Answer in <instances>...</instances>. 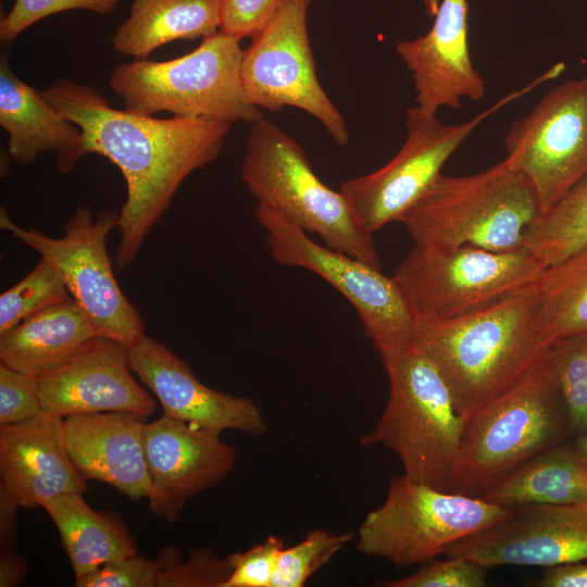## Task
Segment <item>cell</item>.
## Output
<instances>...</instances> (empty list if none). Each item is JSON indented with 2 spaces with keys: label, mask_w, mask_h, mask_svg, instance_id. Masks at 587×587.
<instances>
[{
  "label": "cell",
  "mask_w": 587,
  "mask_h": 587,
  "mask_svg": "<svg viewBox=\"0 0 587 587\" xmlns=\"http://www.w3.org/2000/svg\"><path fill=\"white\" fill-rule=\"evenodd\" d=\"M512 511L480 497L434 488L405 474L395 476L383 504L370 511L358 528L357 550L399 567L423 564Z\"/></svg>",
  "instance_id": "8"
},
{
  "label": "cell",
  "mask_w": 587,
  "mask_h": 587,
  "mask_svg": "<svg viewBox=\"0 0 587 587\" xmlns=\"http://www.w3.org/2000/svg\"><path fill=\"white\" fill-rule=\"evenodd\" d=\"M165 559L160 587H222L230 574L225 559L213 549H195L183 562L179 549L168 547L161 551Z\"/></svg>",
  "instance_id": "32"
},
{
  "label": "cell",
  "mask_w": 587,
  "mask_h": 587,
  "mask_svg": "<svg viewBox=\"0 0 587 587\" xmlns=\"http://www.w3.org/2000/svg\"><path fill=\"white\" fill-rule=\"evenodd\" d=\"M41 508L60 534L75 578L108 562L138 554L124 522L116 514L92 509L80 492L52 498Z\"/></svg>",
  "instance_id": "25"
},
{
  "label": "cell",
  "mask_w": 587,
  "mask_h": 587,
  "mask_svg": "<svg viewBox=\"0 0 587 587\" xmlns=\"http://www.w3.org/2000/svg\"><path fill=\"white\" fill-rule=\"evenodd\" d=\"M501 522L450 545L444 554L491 569L557 566L587 560V502L526 504Z\"/></svg>",
  "instance_id": "15"
},
{
  "label": "cell",
  "mask_w": 587,
  "mask_h": 587,
  "mask_svg": "<svg viewBox=\"0 0 587 587\" xmlns=\"http://www.w3.org/2000/svg\"><path fill=\"white\" fill-rule=\"evenodd\" d=\"M587 76V75H586Z\"/></svg>",
  "instance_id": "44"
},
{
  "label": "cell",
  "mask_w": 587,
  "mask_h": 587,
  "mask_svg": "<svg viewBox=\"0 0 587 587\" xmlns=\"http://www.w3.org/2000/svg\"><path fill=\"white\" fill-rule=\"evenodd\" d=\"M350 533H334L324 528L308 532L298 544L279 553L272 587H302L328 563L350 540Z\"/></svg>",
  "instance_id": "31"
},
{
  "label": "cell",
  "mask_w": 587,
  "mask_h": 587,
  "mask_svg": "<svg viewBox=\"0 0 587 587\" xmlns=\"http://www.w3.org/2000/svg\"><path fill=\"white\" fill-rule=\"evenodd\" d=\"M80 127L87 153L115 164L126 183L118 213V270L132 263L180 184L221 153L233 123L208 118H157L116 109L92 86L60 79L39 90Z\"/></svg>",
  "instance_id": "1"
},
{
  "label": "cell",
  "mask_w": 587,
  "mask_h": 587,
  "mask_svg": "<svg viewBox=\"0 0 587 587\" xmlns=\"http://www.w3.org/2000/svg\"><path fill=\"white\" fill-rule=\"evenodd\" d=\"M142 419L125 412L64 417L65 445L80 475L109 484L132 499H148Z\"/></svg>",
  "instance_id": "21"
},
{
  "label": "cell",
  "mask_w": 587,
  "mask_h": 587,
  "mask_svg": "<svg viewBox=\"0 0 587 587\" xmlns=\"http://www.w3.org/2000/svg\"><path fill=\"white\" fill-rule=\"evenodd\" d=\"M587 247V173L528 229L523 248L544 267Z\"/></svg>",
  "instance_id": "28"
},
{
  "label": "cell",
  "mask_w": 587,
  "mask_h": 587,
  "mask_svg": "<svg viewBox=\"0 0 587 587\" xmlns=\"http://www.w3.org/2000/svg\"><path fill=\"white\" fill-rule=\"evenodd\" d=\"M97 336L85 311L70 298L0 335V361L37 377L64 364Z\"/></svg>",
  "instance_id": "23"
},
{
  "label": "cell",
  "mask_w": 587,
  "mask_h": 587,
  "mask_svg": "<svg viewBox=\"0 0 587 587\" xmlns=\"http://www.w3.org/2000/svg\"><path fill=\"white\" fill-rule=\"evenodd\" d=\"M540 215L532 183L507 157L473 175L440 174L399 222L415 246L514 251Z\"/></svg>",
  "instance_id": "3"
},
{
  "label": "cell",
  "mask_w": 587,
  "mask_h": 587,
  "mask_svg": "<svg viewBox=\"0 0 587 587\" xmlns=\"http://www.w3.org/2000/svg\"><path fill=\"white\" fill-rule=\"evenodd\" d=\"M220 25L221 0H133L112 46L121 54L147 59L168 42L207 38Z\"/></svg>",
  "instance_id": "24"
},
{
  "label": "cell",
  "mask_w": 587,
  "mask_h": 587,
  "mask_svg": "<svg viewBox=\"0 0 587 587\" xmlns=\"http://www.w3.org/2000/svg\"><path fill=\"white\" fill-rule=\"evenodd\" d=\"M26 570L23 557L4 552L0 559V586L12 587L18 585Z\"/></svg>",
  "instance_id": "41"
},
{
  "label": "cell",
  "mask_w": 587,
  "mask_h": 587,
  "mask_svg": "<svg viewBox=\"0 0 587 587\" xmlns=\"http://www.w3.org/2000/svg\"><path fill=\"white\" fill-rule=\"evenodd\" d=\"M389 382L386 408L360 444L383 445L407 476L449 491L464 417L436 364L417 342L379 355Z\"/></svg>",
  "instance_id": "4"
},
{
  "label": "cell",
  "mask_w": 587,
  "mask_h": 587,
  "mask_svg": "<svg viewBox=\"0 0 587 587\" xmlns=\"http://www.w3.org/2000/svg\"><path fill=\"white\" fill-rule=\"evenodd\" d=\"M311 0H283L243 50L241 76L246 96L259 109L284 107L305 111L322 123L337 146L349 142L346 121L322 87L308 34Z\"/></svg>",
  "instance_id": "13"
},
{
  "label": "cell",
  "mask_w": 587,
  "mask_h": 587,
  "mask_svg": "<svg viewBox=\"0 0 587 587\" xmlns=\"http://www.w3.org/2000/svg\"><path fill=\"white\" fill-rule=\"evenodd\" d=\"M240 176L258 203L325 246L382 268L373 233L358 222L344 193L325 185L303 148L264 117L251 125Z\"/></svg>",
  "instance_id": "7"
},
{
  "label": "cell",
  "mask_w": 587,
  "mask_h": 587,
  "mask_svg": "<svg viewBox=\"0 0 587 587\" xmlns=\"http://www.w3.org/2000/svg\"><path fill=\"white\" fill-rule=\"evenodd\" d=\"M504 141L544 214L587 173V76L550 89Z\"/></svg>",
  "instance_id": "14"
},
{
  "label": "cell",
  "mask_w": 587,
  "mask_h": 587,
  "mask_svg": "<svg viewBox=\"0 0 587 587\" xmlns=\"http://www.w3.org/2000/svg\"><path fill=\"white\" fill-rule=\"evenodd\" d=\"M120 0H15L0 22L2 43H12L29 26L52 14L70 10H86L96 14L111 13Z\"/></svg>",
  "instance_id": "34"
},
{
  "label": "cell",
  "mask_w": 587,
  "mask_h": 587,
  "mask_svg": "<svg viewBox=\"0 0 587 587\" xmlns=\"http://www.w3.org/2000/svg\"><path fill=\"white\" fill-rule=\"evenodd\" d=\"M285 539L275 535L243 552L226 557L230 574L222 587H272Z\"/></svg>",
  "instance_id": "36"
},
{
  "label": "cell",
  "mask_w": 587,
  "mask_h": 587,
  "mask_svg": "<svg viewBox=\"0 0 587 587\" xmlns=\"http://www.w3.org/2000/svg\"><path fill=\"white\" fill-rule=\"evenodd\" d=\"M283 0H221L220 30L236 36L253 37L277 11Z\"/></svg>",
  "instance_id": "38"
},
{
  "label": "cell",
  "mask_w": 587,
  "mask_h": 587,
  "mask_svg": "<svg viewBox=\"0 0 587 587\" xmlns=\"http://www.w3.org/2000/svg\"><path fill=\"white\" fill-rule=\"evenodd\" d=\"M567 430L545 355L509 390L464 419L449 491L480 496L533 457L558 445Z\"/></svg>",
  "instance_id": "5"
},
{
  "label": "cell",
  "mask_w": 587,
  "mask_h": 587,
  "mask_svg": "<svg viewBox=\"0 0 587 587\" xmlns=\"http://www.w3.org/2000/svg\"><path fill=\"white\" fill-rule=\"evenodd\" d=\"M563 62L554 64L521 89L513 90L470 121L442 124L436 114L417 107L407 110V139L398 153L380 168L347 179L339 190L346 197L358 222L375 233L390 222L399 221L441 174L447 160L488 116L510 102L530 92L542 83L557 78Z\"/></svg>",
  "instance_id": "9"
},
{
  "label": "cell",
  "mask_w": 587,
  "mask_h": 587,
  "mask_svg": "<svg viewBox=\"0 0 587 587\" xmlns=\"http://www.w3.org/2000/svg\"><path fill=\"white\" fill-rule=\"evenodd\" d=\"M434 16L425 35L396 45L412 74L416 107L430 114L441 107L461 109L463 99L478 101L485 95L470 54L467 0H441Z\"/></svg>",
  "instance_id": "19"
},
{
  "label": "cell",
  "mask_w": 587,
  "mask_h": 587,
  "mask_svg": "<svg viewBox=\"0 0 587 587\" xmlns=\"http://www.w3.org/2000/svg\"><path fill=\"white\" fill-rule=\"evenodd\" d=\"M569 429L579 436L587 433V334L553 344L546 354Z\"/></svg>",
  "instance_id": "29"
},
{
  "label": "cell",
  "mask_w": 587,
  "mask_h": 587,
  "mask_svg": "<svg viewBox=\"0 0 587 587\" xmlns=\"http://www.w3.org/2000/svg\"><path fill=\"white\" fill-rule=\"evenodd\" d=\"M536 283L467 314L417 320L416 342L438 367L464 419L509 390L546 355Z\"/></svg>",
  "instance_id": "2"
},
{
  "label": "cell",
  "mask_w": 587,
  "mask_h": 587,
  "mask_svg": "<svg viewBox=\"0 0 587 587\" xmlns=\"http://www.w3.org/2000/svg\"><path fill=\"white\" fill-rule=\"evenodd\" d=\"M143 448L150 508L172 522L191 497L222 483L237 461L220 433L164 414L145 424Z\"/></svg>",
  "instance_id": "16"
},
{
  "label": "cell",
  "mask_w": 587,
  "mask_h": 587,
  "mask_svg": "<svg viewBox=\"0 0 587 587\" xmlns=\"http://www.w3.org/2000/svg\"><path fill=\"white\" fill-rule=\"evenodd\" d=\"M129 365L155 396L163 414L217 433L235 429L262 436L267 423L260 408L247 397L212 389L171 349L145 337L128 350Z\"/></svg>",
  "instance_id": "18"
},
{
  "label": "cell",
  "mask_w": 587,
  "mask_h": 587,
  "mask_svg": "<svg viewBox=\"0 0 587 587\" xmlns=\"http://www.w3.org/2000/svg\"><path fill=\"white\" fill-rule=\"evenodd\" d=\"M42 412L36 377L0 363V425L21 423Z\"/></svg>",
  "instance_id": "37"
},
{
  "label": "cell",
  "mask_w": 587,
  "mask_h": 587,
  "mask_svg": "<svg viewBox=\"0 0 587 587\" xmlns=\"http://www.w3.org/2000/svg\"><path fill=\"white\" fill-rule=\"evenodd\" d=\"M478 497L505 508L587 502V466L574 446L558 444L507 474Z\"/></svg>",
  "instance_id": "26"
},
{
  "label": "cell",
  "mask_w": 587,
  "mask_h": 587,
  "mask_svg": "<svg viewBox=\"0 0 587 587\" xmlns=\"http://www.w3.org/2000/svg\"><path fill=\"white\" fill-rule=\"evenodd\" d=\"M535 585L538 587H587V563L580 561L547 567Z\"/></svg>",
  "instance_id": "39"
},
{
  "label": "cell",
  "mask_w": 587,
  "mask_h": 587,
  "mask_svg": "<svg viewBox=\"0 0 587 587\" xmlns=\"http://www.w3.org/2000/svg\"><path fill=\"white\" fill-rule=\"evenodd\" d=\"M440 0H424L426 12L429 16H434L438 10Z\"/></svg>",
  "instance_id": "43"
},
{
  "label": "cell",
  "mask_w": 587,
  "mask_h": 587,
  "mask_svg": "<svg viewBox=\"0 0 587 587\" xmlns=\"http://www.w3.org/2000/svg\"><path fill=\"white\" fill-rule=\"evenodd\" d=\"M536 285L544 350L562 339L587 334V247L544 267Z\"/></svg>",
  "instance_id": "27"
},
{
  "label": "cell",
  "mask_w": 587,
  "mask_h": 587,
  "mask_svg": "<svg viewBox=\"0 0 587 587\" xmlns=\"http://www.w3.org/2000/svg\"><path fill=\"white\" fill-rule=\"evenodd\" d=\"M0 475L1 486L27 509L87 490V480L67 451L63 419L45 411L21 423L0 425Z\"/></svg>",
  "instance_id": "20"
},
{
  "label": "cell",
  "mask_w": 587,
  "mask_h": 587,
  "mask_svg": "<svg viewBox=\"0 0 587 587\" xmlns=\"http://www.w3.org/2000/svg\"><path fill=\"white\" fill-rule=\"evenodd\" d=\"M165 559L138 554L108 562L97 570L75 578L77 587H160Z\"/></svg>",
  "instance_id": "35"
},
{
  "label": "cell",
  "mask_w": 587,
  "mask_h": 587,
  "mask_svg": "<svg viewBox=\"0 0 587 587\" xmlns=\"http://www.w3.org/2000/svg\"><path fill=\"white\" fill-rule=\"evenodd\" d=\"M240 38L217 30L193 51L168 61L134 59L116 65L109 79L124 109L153 115L243 122L263 117L248 100L241 76Z\"/></svg>",
  "instance_id": "6"
},
{
  "label": "cell",
  "mask_w": 587,
  "mask_h": 587,
  "mask_svg": "<svg viewBox=\"0 0 587 587\" xmlns=\"http://www.w3.org/2000/svg\"><path fill=\"white\" fill-rule=\"evenodd\" d=\"M128 350L97 336L64 364L37 376L42 410L62 419L102 412L152 414L155 401L133 376Z\"/></svg>",
  "instance_id": "17"
},
{
  "label": "cell",
  "mask_w": 587,
  "mask_h": 587,
  "mask_svg": "<svg viewBox=\"0 0 587 587\" xmlns=\"http://www.w3.org/2000/svg\"><path fill=\"white\" fill-rule=\"evenodd\" d=\"M117 224L118 213L95 216L89 208L77 207L66 223L64 236L52 238L33 227L18 226L5 208L0 211V227L58 271L97 335L129 349L146 334L139 311L120 288L108 254L107 238Z\"/></svg>",
  "instance_id": "11"
},
{
  "label": "cell",
  "mask_w": 587,
  "mask_h": 587,
  "mask_svg": "<svg viewBox=\"0 0 587 587\" xmlns=\"http://www.w3.org/2000/svg\"><path fill=\"white\" fill-rule=\"evenodd\" d=\"M413 574L399 579L382 580L380 587H483L489 569L464 558L448 557L445 561L430 560Z\"/></svg>",
  "instance_id": "33"
},
{
  "label": "cell",
  "mask_w": 587,
  "mask_h": 587,
  "mask_svg": "<svg viewBox=\"0 0 587 587\" xmlns=\"http://www.w3.org/2000/svg\"><path fill=\"white\" fill-rule=\"evenodd\" d=\"M18 507L14 498L0 486V541L1 549L4 552L14 540L15 510Z\"/></svg>",
  "instance_id": "40"
},
{
  "label": "cell",
  "mask_w": 587,
  "mask_h": 587,
  "mask_svg": "<svg viewBox=\"0 0 587 587\" xmlns=\"http://www.w3.org/2000/svg\"><path fill=\"white\" fill-rule=\"evenodd\" d=\"M574 449L580 461L587 466V433L579 436L574 445Z\"/></svg>",
  "instance_id": "42"
},
{
  "label": "cell",
  "mask_w": 587,
  "mask_h": 587,
  "mask_svg": "<svg viewBox=\"0 0 587 587\" xmlns=\"http://www.w3.org/2000/svg\"><path fill=\"white\" fill-rule=\"evenodd\" d=\"M0 125L9 135V154L20 165L52 151L55 170L66 174L87 154L80 127L18 78L5 54L0 60Z\"/></svg>",
  "instance_id": "22"
},
{
  "label": "cell",
  "mask_w": 587,
  "mask_h": 587,
  "mask_svg": "<svg viewBox=\"0 0 587 587\" xmlns=\"http://www.w3.org/2000/svg\"><path fill=\"white\" fill-rule=\"evenodd\" d=\"M542 264L524 248L415 246L394 278L417 320H446L489 305L536 283Z\"/></svg>",
  "instance_id": "10"
},
{
  "label": "cell",
  "mask_w": 587,
  "mask_h": 587,
  "mask_svg": "<svg viewBox=\"0 0 587 587\" xmlns=\"http://www.w3.org/2000/svg\"><path fill=\"white\" fill-rule=\"evenodd\" d=\"M72 298L58 271L40 258L36 266L0 296V335L25 319Z\"/></svg>",
  "instance_id": "30"
},
{
  "label": "cell",
  "mask_w": 587,
  "mask_h": 587,
  "mask_svg": "<svg viewBox=\"0 0 587 587\" xmlns=\"http://www.w3.org/2000/svg\"><path fill=\"white\" fill-rule=\"evenodd\" d=\"M254 217L266 233L276 262L315 273L347 298L379 355L416 342L417 319L392 276L317 243L304 229L263 204H257Z\"/></svg>",
  "instance_id": "12"
}]
</instances>
